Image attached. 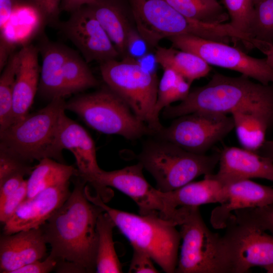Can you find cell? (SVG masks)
I'll list each match as a JSON object with an SVG mask.
<instances>
[{
  "label": "cell",
  "instance_id": "obj_40",
  "mask_svg": "<svg viewBox=\"0 0 273 273\" xmlns=\"http://www.w3.org/2000/svg\"><path fill=\"white\" fill-rule=\"evenodd\" d=\"M23 173L13 175L0 183V205L15 193L24 181Z\"/></svg>",
  "mask_w": 273,
  "mask_h": 273
},
{
  "label": "cell",
  "instance_id": "obj_9",
  "mask_svg": "<svg viewBox=\"0 0 273 273\" xmlns=\"http://www.w3.org/2000/svg\"><path fill=\"white\" fill-rule=\"evenodd\" d=\"M178 226L182 245L175 272L228 273L221 237L209 229L199 207H188Z\"/></svg>",
  "mask_w": 273,
  "mask_h": 273
},
{
  "label": "cell",
  "instance_id": "obj_6",
  "mask_svg": "<svg viewBox=\"0 0 273 273\" xmlns=\"http://www.w3.org/2000/svg\"><path fill=\"white\" fill-rule=\"evenodd\" d=\"M138 158L155 179L157 189L168 192L201 175L213 173L219 162V153L198 154L164 140L149 143Z\"/></svg>",
  "mask_w": 273,
  "mask_h": 273
},
{
  "label": "cell",
  "instance_id": "obj_20",
  "mask_svg": "<svg viewBox=\"0 0 273 273\" xmlns=\"http://www.w3.org/2000/svg\"><path fill=\"white\" fill-rule=\"evenodd\" d=\"M104 28L122 58L130 56L140 36L131 27L121 0H96L85 5Z\"/></svg>",
  "mask_w": 273,
  "mask_h": 273
},
{
  "label": "cell",
  "instance_id": "obj_30",
  "mask_svg": "<svg viewBox=\"0 0 273 273\" xmlns=\"http://www.w3.org/2000/svg\"><path fill=\"white\" fill-rule=\"evenodd\" d=\"M67 96L96 86L98 81L77 52L68 48L64 67Z\"/></svg>",
  "mask_w": 273,
  "mask_h": 273
},
{
  "label": "cell",
  "instance_id": "obj_33",
  "mask_svg": "<svg viewBox=\"0 0 273 273\" xmlns=\"http://www.w3.org/2000/svg\"><path fill=\"white\" fill-rule=\"evenodd\" d=\"M230 17L229 24L242 37V44L248 50L255 48L249 36V25L251 17V0H223Z\"/></svg>",
  "mask_w": 273,
  "mask_h": 273
},
{
  "label": "cell",
  "instance_id": "obj_15",
  "mask_svg": "<svg viewBox=\"0 0 273 273\" xmlns=\"http://www.w3.org/2000/svg\"><path fill=\"white\" fill-rule=\"evenodd\" d=\"M69 185L68 182L51 187L26 199L4 224L3 234L40 228L68 198Z\"/></svg>",
  "mask_w": 273,
  "mask_h": 273
},
{
  "label": "cell",
  "instance_id": "obj_38",
  "mask_svg": "<svg viewBox=\"0 0 273 273\" xmlns=\"http://www.w3.org/2000/svg\"><path fill=\"white\" fill-rule=\"evenodd\" d=\"M152 260L151 256L144 251L133 248V254L128 272H159L154 265Z\"/></svg>",
  "mask_w": 273,
  "mask_h": 273
},
{
  "label": "cell",
  "instance_id": "obj_19",
  "mask_svg": "<svg viewBox=\"0 0 273 273\" xmlns=\"http://www.w3.org/2000/svg\"><path fill=\"white\" fill-rule=\"evenodd\" d=\"M47 242L41 227L3 234L0 239V272L17 269L44 257Z\"/></svg>",
  "mask_w": 273,
  "mask_h": 273
},
{
  "label": "cell",
  "instance_id": "obj_24",
  "mask_svg": "<svg viewBox=\"0 0 273 273\" xmlns=\"http://www.w3.org/2000/svg\"><path fill=\"white\" fill-rule=\"evenodd\" d=\"M155 59L163 69H172L191 84L211 70L210 65L200 57L173 47H157Z\"/></svg>",
  "mask_w": 273,
  "mask_h": 273
},
{
  "label": "cell",
  "instance_id": "obj_17",
  "mask_svg": "<svg viewBox=\"0 0 273 273\" xmlns=\"http://www.w3.org/2000/svg\"><path fill=\"white\" fill-rule=\"evenodd\" d=\"M273 204V188L250 179L223 186L222 202L212 211L210 222L215 229L224 228L233 212L238 210Z\"/></svg>",
  "mask_w": 273,
  "mask_h": 273
},
{
  "label": "cell",
  "instance_id": "obj_43",
  "mask_svg": "<svg viewBox=\"0 0 273 273\" xmlns=\"http://www.w3.org/2000/svg\"><path fill=\"white\" fill-rule=\"evenodd\" d=\"M96 0H61V11L72 13Z\"/></svg>",
  "mask_w": 273,
  "mask_h": 273
},
{
  "label": "cell",
  "instance_id": "obj_16",
  "mask_svg": "<svg viewBox=\"0 0 273 273\" xmlns=\"http://www.w3.org/2000/svg\"><path fill=\"white\" fill-rule=\"evenodd\" d=\"M219 153V170L211 175L222 185L253 178L273 181V158L236 147H225Z\"/></svg>",
  "mask_w": 273,
  "mask_h": 273
},
{
  "label": "cell",
  "instance_id": "obj_27",
  "mask_svg": "<svg viewBox=\"0 0 273 273\" xmlns=\"http://www.w3.org/2000/svg\"><path fill=\"white\" fill-rule=\"evenodd\" d=\"M115 226L114 222L106 212L104 211L100 214L97 223L98 243L96 272H122L113 239V231Z\"/></svg>",
  "mask_w": 273,
  "mask_h": 273
},
{
  "label": "cell",
  "instance_id": "obj_39",
  "mask_svg": "<svg viewBox=\"0 0 273 273\" xmlns=\"http://www.w3.org/2000/svg\"><path fill=\"white\" fill-rule=\"evenodd\" d=\"M58 259L50 254L43 261L36 260L14 270L13 273H48L54 270Z\"/></svg>",
  "mask_w": 273,
  "mask_h": 273
},
{
  "label": "cell",
  "instance_id": "obj_7",
  "mask_svg": "<svg viewBox=\"0 0 273 273\" xmlns=\"http://www.w3.org/2000/svg\"><path fill=\"white\" fill-rule=\"evenodd\" d=\"M100 69L108 87L126 103L152 133H158L163 126L153 116L159 84L157 74L131 56L100 63Z\"/></svg>",
  "mask_w": 273,
  "mask_h": 273
},
{
  "label": "cell",
  "instance_id": "obj_44",
  "mask_svg": "<svg viewBox=\"0 0 273 273\" xmlns=\"http://www.w3.org/2000/svg\"><path fill=\"white\" fill-rule=\"evenodd\" d=\"M257 152L261 155L273 158V140L266 141Z\"/></svg>",
  "mask_w": 273,
  "mask_h": 273
},
{
  "label": "cell",
  "instance_id": "obj_31",
  "mask_svg": "<svg viewBox=\"0 0 273 273\" xmlns=\"http://www.w3.org/2000/svg\"><path fill=\"white\" fill-rule=\"evenodd\" d=\"M163 73L158 84L157 98L153 116L155 122H159V113L165 107L176 101L185 100L190 92V83L171 69H163Z\"/></svg>",
  "mask_w": 273,
  "mask_h": 273
},
{
  "label": "cell",
  "instance_id": "obj_14",
  "mask_svg": "<svg viewBox=\"0 0 273 273\" xmlns=\"http://www.w3.org/2000/svg\"><path fill=\"white\" fill-rule=\"evenodd\" d=\"M58 26L81 53L86 62H102L120 56L101 24L86 6L71 13Z\"/></svg>",
  "mask_w": 273,
  "mask_h": 273
},
{
  "label": "cell",
  "instance_id": "obj_2",
  "mask_svg": "<svg viewBox=\"0 0 273 273\" xmlns=\"http://www.w3.org/2000/svg\"><path fill=\"white\" fill-rule=\"evenodd\" d=\"M241 75L231 77L214 73L207 83L192 90L179 104L163 111L167 118H176L195 112L231 114L250 111L273 119V83L263 84Z\"/></svg>",
  "mask_w": 273,
  "mask_h": 273
},
{
  "label": "cell",
  "instance_id": "obj_1",
  "mask_svg": "<svg viewBox=\"0 0 273 273\" xmlns=\"http://www.w3.org/2000/svg\"><path fill=\"white\" fill-rule=\"evenodd\" d=\"M64 203L40 227L50 254L58 260L76 263L87 272H96L97 219L103 209L86 197L87 183L79 176Z\"/></svg>",
  "mask_w": 273,
  "mask_h": 273
},
{
  "label": "cell",
  "instance_id": "obj_36",
  "mask_svg": "<svg viewBox=\"0 0 273 273\" xmlns=\"http://www.w3.org/2000/svg\"><path fill=\"white\" fill-rule=\"evenodd\" d=\"M33 169L26 162L0 150V183L15 174L30 175Z\"/></svg>",
  "mask_w": 273,
  "mask_h": 273
},
{
  "label": "cell",
  "instance_id": "obj_42",
  "mask_svg": "<svg viewBox=\"0 0 273 273\" xmlns=\"http://www.w3.org/2000/svg\"><path fill=\"white\" fill-rule=\"evenodd\" d=\"M56 272L86 273V269L79 264L66 260H58L55 268Z\"/></svg>",
  "mask_w": 273,
  "mask_h": 273
},
{
  "label": "cell",
  "instance_id": "obj_21",
  "mask_svg": "<svg viewBox=\"0 0 273 273\" xmlns=\"http://www.w3.org/2000/svg\"><path fill=\"white\" fill-rule=\"evenodd\" d=\"M20 51V59L13 92L12 124L28 114L38 90L40 74L37 47L26 44Z\"/></svg>",
  "mask_w": 273,
  "mask_h": 273
},
{
  "label": "cell",
  "instance_id": "obj_32",
  "mask_svg": "<svg viewBox=\"0 0 273 273\" xmlns=\"http://www.w3.org/2000/svg\"><path fill=\"white\" fill-rule=\"evenodd\" d=\"M20 59V51L13 52L0 77V132L12 124L13 92Z\"/></svg>",
  "mask_w": 273,
  "mask_h": 273
},
{
  "label": "cell",
  "instance_id": "obj_13",
  "mask_svg": "<svg viewBox=\"0 0 273 273\" xmlns=\"http://www.w3.org/2000/svg\"><path fill=\"white\" fill-rule=\"evenodd\" d=\"M221 237L228 273L247 272L252 267L273 265V236L238 222L233 214Z\"/></svg>",
  "mask_w": 273,
  "mask_h": 273
},
{
  "label": "cell",
  "instance_id": "obj_23",
  "mask_svg": "<svg viewBox=\"0 0 273 273\" xmlns=\"http://www.w3.org/2000/svg\"><path fill=\"white\" fill-rule=\"evenodd\" d=\"M167 211L175 220L179 207H199L203 204L220 203L223 197V185L210 174L200 181L191 182L171 192H162Z\"/></svg>",
  "mask_w": 273,
  "mask_h": 273
},
{
  "label": "cell",
  "instance_id": "obj_4",
  "mask_svg": "<svg viewBox=\"0 0 273 273\" xmlns=\"http://www.w3.org/2000/svg\"><path fill=\"white\" fill-rule=\"evenodd\" d=\"M136 31L149 47H155L164 38L191 34L229 44L237 36L229 23L205 24L181 15L166 0H127Z\"/></svg>",
  "mask_w": 273,
  "mask_h": 273
},
{
  "label": "cell",
  "instance_id": "obj_18",
  "mask_svg": "<svg viewBox=\"0 0 273 273\" xmlns=\"http://www.w3.org/2000/svg\"><path fill=\"white\" fill-rule=\"evenodd\" d=\"M56 146L62 154L64 149L70 151L73 154L78 167L76 176L87 183L101 169L97 163L96 147L93 139L82 126L68 117L65 112L60 118Z\"/></svg>",
  "mask_w": 273,
  "mask_h": 273
},
{
  "label": "cell",
  "instance_id": "obj_26",
  "mask_svg": "<svg viewBox=\"0 0 273 273\" xmlns=\"http://www.w3.org/2000/svg\"><path fill=\"white\" fill-rule=\"evenodd\" d=\"M77 169L65 163L46 158L39 161L27 179L26 199L31 198L42 191L68 183L72 176H76Z\"/></svg>",
  "mask_w": 273,
  "mask_h": 273
},
{
  "label": "cell",
  "instance_id": "obj_45",
  "mask_svg": "<svg viewBox=\"0 0 273 273\" xmlns=\"http://www.w3.org/2000/svg\"><path fill=\"white\" fill-rule=\"evenodd\" d=\"M267 64L273 68V45L264 54Z\"/></svg>",
  "mask_w": 273,
  "mask_h": 273
},
{
  "label": "cell",
  "instance_id": "obj_5",
  "mask_svg": "<svg viewBox=\"0 0 273 273\" xmlns=\"http://www.w3.org/2000/svg\"><path fill=\"white\" fill-rule=\"evenodd\" d=\"M65 104L63 98L53 99L45 107L1 132L0 150L25 162L49 158L64 163L56 148V137Z\"/></svg>",
  "mask_w": 273,
  "mask_h": 273
},
{
  "label": "cell",
  "instance_id": "obj_12",
  "mask_svg": "<svg viewBox=\"0 0 273 273\" xmlns=\"http://www.w3.org/2000/svg\"><path fill=\"white\" fill-rule=\"evenodd\" d=\"M234 128L227 114L195 112L175 118L158 133L164 140L198 154L206 153Z\"/></svg>",
  "mask_w": 273,
  "mask_h": 273
},
{
  "label": "cell",
  "instance_id": "obj_41",
  "mask_svg": "<svg viewBox=\"0 0 273 273\" xmlns=\"http://www.w3.org/2000/svg\"><path fill=\"white\" fill-rule=\"evenodd\" d=\"M23 5L22 0H0V32L4 31L16 9Z\"/></svg>",
  "mask_w": 273,
  "mask_h": 273
},
{
  "label": "cell",
  "instance_id": "obj_25",
  "mask_svg": "<svg viewBox=\"0 0 273 273\" xmlns=\"http://www.w3.org/2000/svg\"><path fill=\"white\" fill-rule=\"evenodd\" d=\"M239 142L246 149L257 152L263 145L273 119L250 111H237L231 114Z\"/></svg>",
  "mask_w": 273,
  "mask_h": 273
},
{
  "label": "cell",
  "instance_id": "obj_10",
  "mask_svg": "<svg viewBox=\"0 0 273 273\" xmlns=\"http://www.w3.org/2000/svg\"><path fill=\"white\" fill-rule=\"evenodd\" d=\"M172 47L193 53L209 65L238 72L263 84L273 83V68L265 58H257L229 44L191 34L167 38Z\"/></svg>",
  "mask_w": 273,
  "mask_h": 273
},
{
  "label": "cell",
  "instance_id": "obj_34",
  "mask_svg": "<svg viewBox=\"0 0 273 273\" xmlns=\"http://www.w3.org/2000/svg\"><path fill=\"white\" fill-rule=\"evenodd\" d=\"M233 214L238 222L268 231L273 236V204L238 210Z\"/></svg>",
  "mask_w": 273,
  "mask_h": 273
},
{
  "label": "cell",
  "instance_id": "obj_8",
  "mask_svg": "<svg viewBox=\"0 0 273 273\" xmlns=\"http://www.w3.org/2000/svg\"><path fill=\"white\" fill-rule=\"evenodd\" d=\"M65 110L76 114L88 126L103 133L134 140L152 133L126 103L108 87L74 98L66 102Z\"/></svg>",
  "mask_w": 273,
  "mask_h": 273
},
{
  "label": "cell",
  "instance_id": "obj_22",
  "mask_svg": "<svg viewBox=\"0 0 273 273\" xmlns=\"http://www.w3.org/2000/svg\"><path fill=\"white\" fill-rule=\"evenodd\" d=\"M37 48L42 59L38 90L51 100L66 97L64 67L68 47L50 41L44 35Z\"/></svg>",
  "mask_w": 273,
  "mask_h": 273
},
{
  "label": "cell",
  "instance_id": "obj_37",
  "mask_svg": "<svg viewBox=\"0 0 273 273\" xmlns=\"http://www.w3.org/2000/svg\"><path fill=\"white\" fill-rule=\"evenodd\" d=\"M27 180L24 179L17 190L0 205V221L3 224L15 213L20 204L26 199Z\"/></svg>",
  "mask_w": 273,
  "mask_h": 273
},
{
  "label": "cell",
  "instance_id": "obj_3",
  "mask_svg": "<svg viewBox=\"0 0 273 273\" xmlns=\"http://www.w3.org/2000/svg\"><path fill=\"white\" fill-rule=\"evenodd\" d=\"M85 193L90 202L110 215L132 248L148 253L165 272H175L181 237L174 223L156 215H136L111 208L98 194L91 195L87 185Z\"/></svg>",
  "mask_w": 273,
  "mask_h": 273
},
{
  "label": "cell",
  "instance_id": "obj_28",
  "mask_svg": "<svg viewBox=\"0 0 273 273\" xmlns=\"http://www.w3.org/2000/svg\"><path fill=\"white\" fill-rule=\"evenodd\" d=\"M249 36L263 54L273 45V0H251Z\"/></svg>",
  "mask_w": 273,
  "mask_h": 273
},
{
  "label": "cell",
  "instance_id": "obj_46",
  "mask_svg": "<svg viewBox=\"0 0 273 273\" xmlns=\"http://www.w3.org/2000/svg\"><path fill=\"white\" fill-rule=\"evenodd\" d=\"M267 272L273 273V265L267 266L264 268Z\"/></svg>",
  "mask_w": 273,
  "mask_h": 273
},
{
  "label": "cell",
  "instance_id": "obj_29",
  "mask_svg": "<svg viewBox=\"0 0 273 273\" xmlns=\"http://www.w3.org/2000/svg\"><path fill=\"white\" fill-rule=\"evenodd\" d=\"M186 17L201 23L219 25L230 19L225 9L217 0H166Z\"/></svg>",
  "mask_w": 273,
  "mask_h": 273
},
{
  "label": "cell",
  "instance_id": "obj_35",
  "mask_svg": "<svg viewBox=\"0 0 273 273\" xmlns=\"http://www.w3.org/2000/svg\"><path fill=\"white\" fill-rule=\"evenodd\" d=\"M23 5L33 9L46 24L56 26L60 22L61 0H22Z\"/></svg>",
  "mask_w": 273,
  "mask_h": 273
},
{
  "label": "cell",
  "instance_id": "obj_11",
  "mask_svg": "<svg viewBox=\"0 0 273 273\" xmlns=\"http://www.w3.org/2000/svg\"><path fill=\"white\" fill-rule=\"evenodd\" d=\"M143 168L142 164L138 162L111 171L101 169L88 183L105 203L113 196V192L109 188L111 187L132 199L139 207L140 214L156 215L171 221L162 192L153 188L146 180L143 173Z\"/></svg>",
  "mask_w": 273,
  "mask_h": 273
}]
</instances>
